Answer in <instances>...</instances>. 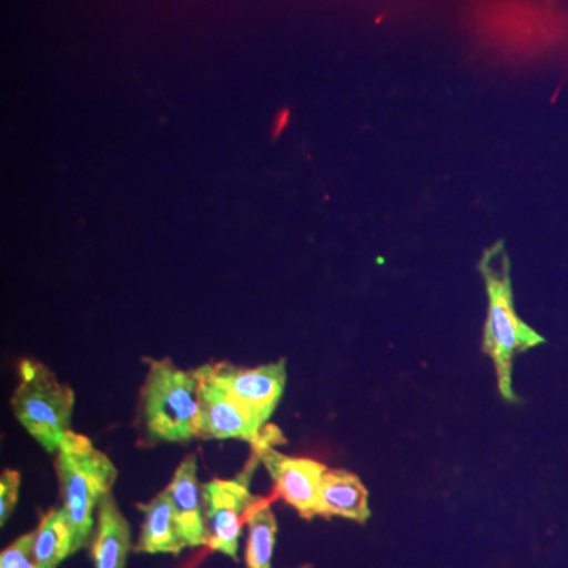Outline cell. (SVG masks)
<instances>
[{
	"label": "cell",
	"instance_id": "2e32d148",
	"mask_svg": "<svg viewBox=\"0 0 568 568\" xmlns=\"http://www.w3.org/2000/svg\"><path fill=\"white\" fill-rule=\"evenodd\" d=\"M0 568H39L33 552V530L18 537L0 555Z\"/></svg>",
	"mask_w": 568,
	"mask_h": 568
},
{
	"label": "cell",
	"instance_id": "ba28073f",
	"mask_svg": "<svg viewBox=\"0 0 568 568\" xmlns=\"http://www.w3.org/2000/svg\"><path fill=\"white\" fill-rule=\"evenodd\" d=\"M201 379L203 384L196 439H239L248 443L253 450L284 444V437L278 428L261 424L222 388L203 376Z\"/></svg>",
	"mask_w": 568,
	"mask_h": 568
},
{
	"label": "cell",
	"instance_id": "3957f363",
	"mask_svg": "<svg viewBox=\"0 0 568 568\" xmlns=\"http://www.w3.org/2000/svg\"><path fill=\"white\" fill-rule=\"evenodd\" d=\"M55 474L77 552L91 541L97 507L112 491L119 470L88 436L70 429L55 452Z\"/></svg>",
	"mask_w": 568,
	"mask_h": 568
},
{
	"label": "cell",
	"instance_id": "5b68a950",
	"mask_svg": "<svg viewBox=\"0 0 568 568\" xmlns=\"http://www.w3.org/2000/svg\"><path fill=\"white\" fill-rule=\"evenodd\" d=\"M480 22L493 39L530 52L568 47V7L556 0H493Z\"/></svg>",
	"mask_w": 568,
	"mask_h": 568
},
{
	"label": "cell",
	"instance_id": "8fae6325",
	"mask_svg": "<svg viewBox=\"0 0 568 568\" xmlns=\"http://www.w3.org/2000/svg\"><path fill=\"white\" fill-rule=\"evenodd\" d=\"M89 544L93 568H125L132 551V530L112 493L104 495L97 507Z\"/></svg>",
	"mask_w": 568,
	"mask_h": 568
},
{
	"label": "cell",
	"instance_id": "8992f818",
	"mask_svg": "<svg viewBox=\"0 0 568 568\" xmlns=\"http://www.w3.org/2000/svg\"><path fill=\"white\" fill-rule=\"evenodd\" d=\"M252 470L253 465H250L241 476L230 480L215 478L204 484L205 547L234 560L237 559L242 526L263 500L250 491Z\"/></svg>",
	"mask_w": 568,
	"mask_h": 568
},
{
	"label": "cell",
	"instance_id": "30bf717a",
	"mask_svg": "<svg viewBox=\"0 0 568 568\" xmlns=\"http://www.w3.org/2000/svg\"><path fill=\"white\" fill-rule=\"evenodd\" d=\"M173 500L175 521L186 547L205 545L204 485L197 477L196 455L183 458L168 485Z\"/></svg>",
	"mask_w": 568,
	"mask_h": 568
},
{
	"label": "cell",
	"instance_id": "9a60e30c",
	"mask_svg": "<svg viewBox=\"0 0 568 568\" xmlns=\"http://www.w3.org/2000/svg\"><path fill=\"white\" fill-rule=\"evenodd\" d=\"M248 541H246V568H272L275 537L278 525L268 500H261L248 519Z\"/></svg>",
	"mask_w": 568,
	"mask_h": 568
},
{
	"label": "cell",
	"instance_id": "52a82bcc",
	"mask_svg": "<svg viewBox=\"0 0 568 568\" xmlns=\"http://www.w3.org/2000/svg\"><path fill=\"white\" fill-rule=\"evenodd\" d=\"M201 376L226 392L234 402L245 407L263 425L275 413L286 387V361L257 365L253 368L231 362H215L197 366Z\"/></svg>",
	"mask_w": 568,
	"mask_h": 568
},
{
	"label": "cell",
	"instance_id": "7c38bea8",
	"mask_svg": "<svg viewBox=\"0 0 568 568\" xmlns=\"http://www.w3.org/2000/svg\"><path fill=\"white\" fill-rule=\"evenodd\" d=\"M320 517H342L355 523L368 521V489L361 478L346 469H325L320 488Z\"/></svg>",
	"mask_w": 568,
	"mask_h": 568
},
{
	"label": "cell",
	"instance_id": "e0dca14e",
	"mask_svg": "<svg viewBox=\"0 0 568 568\" xmlns=\"http://www.w3.org/2000/svg\"><path fill=\"white\" fill-rule=\"evenodd\" d=\"M21 488L20 470L6 469L0 476V525H6L18 504Z\"/></svg>",
	"mask_w": 568,
	"mask_h": 568
},
{
	"label": "cell",
	"instance_id": "ac0fdd59",
	"mask_svg": "<svg viewBox=\"0 0 568 568\" xmlns=\"http://www.w3.org/2000/svg\"><path fill=\"white\" fill-rule=\"evenodd\" d=\"M291 119V111L287 110V108H283V110H280L276 112L274 123H272V138L276 140V138L280 136L284 132V129H286L287 123H290Z\"/></svg>",
	"mask_w": 568,
	"mask_h": 568
},
{
	"label": "cell",
	"instance_id": "5bb4252c",
	"mask_svg": "<svg viewBox=\"0 0 568 568\" xmlns=\"http://www.w3.org/2000/svg\"><path fill=\"white\" fill-rule=\"evenodd\" d=\"M33 552L39 568H58L63 559L74 555L73 530L65 508L52 507L41 515L33 530Z\"/></svg>",
	"mask_w": 568,
	"mask_h": 568
},
{
	"label": "cell",
	"instance_id": "4fadbf2b",
	"mask_svg": "<svg viewBox=\"0 0 568 568\" xmlns=\"http://www.w3.org/2000/svg\"><path fill=\"white\" fill-rule=\"evenodd\" d=\"M138 508L144 515L140 538L134 545V552H148V555H179L186 547L179 532L173 500L170 491L163 489L153 497L151 503L138 504Z\"/></svg>",
	"mask_w": 568,
	"mask_h": 568
},
{
	"label": "cell",
	"instance_id": "277c9868",
	"mask_svg": "<svg viewBox=\"0 0 568 568\" xmlns=\"http://www.w3.org/2000/svg\"><path fill=\"white\" fill-rule=\"evenodd\" d=\"M14 418L44 450L55 454L71 429L73 388L62 384L47 365L22 358L10 398Z\"/></svg>",
	"mask_w": 568,
	"mask_h": 568
},
{
	"label": "cell",
	"instance_id": "6da1fadb",
	"mask_svg": "<svg viewBox=\"0 0 568 568\" xmlns=\"http://www.w3.org/2000/svg\"><path fill=\"white\" fill-rule=\"evenodd\" d=\"M141 387L138 428L144 446L196 439L200 420V369H182L171 358H148Z\"/></svg>",
	"mask_w": 568,
	"mask_h": 568
},
{
	"label": "cell",
	"instance_id": "9c48e42d",
	"mask_svg": "<svg viewBox=\"0 0 568 568\" xmlns=\"http://www.w3.org/2000/svg\"><path fill=\"white\" fill-rule=\"evenodd\" d=\"M253 452L274 481L276 496L294 507L302 518L320 517L321 480L327 466L315 459L284 455L275 447Z\"/></svg>",
	"mask_w": 568,
	"mask_h": 568
},
{
	"label": "cell",
	"instance_id": "d6986e66",
	"mask_svg": "<svg viewBox=\"0 0 568 568\" xmlns=\"http://www.w3.org/2000/svg\"><path fill=\"white\" fill-rule=\"evenodd\" d=\"M301 568H312V566H304V567H301Z\"/></svg>",
	"mask_w": 568,
	"mask_h": 568
},
{
	"label": "cell",
	"instance_id": "7a4b0ae2",
	"mask_svg": "<svg viewBox=\"0 0 568 568\" xmlns=\"http://www.w3.org/2000/svg\"><path fill=\"white\" fill-rule=\"evenodd\" d=\"M488 295V316L481 349L491 357L497 388L507 402H517L514 392V364L518 354L545 342L544 336L529 327L515 310L510 260L503 242H496L481 256L478 265Z\"/></svg>",
	"mask_w": 568,
	"mask_h": 568
}]
</instances>
